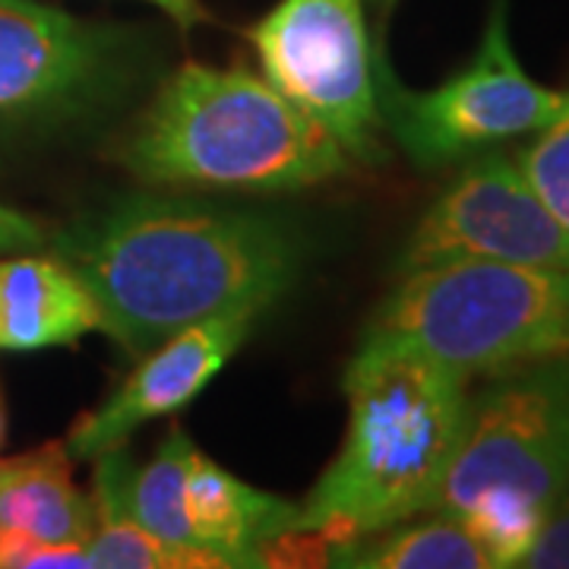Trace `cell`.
<instances>
[{
  "label": "cell",
  "mask_w": 569,
  "mask_h": 569,
  "mask_svg": "<svg viewBox=\"0 0 569 569\" xmlns=\"http://www.w3.org/2000/svg\"><path fill=\"white\" fill-rule=\"evenodd\" d=\"M51 253L102 313V332L130 358L222 313H263L298 276L282 222L183 197H123L58 228Z\"/></svg>",
  "instance_id": "cell-1"
},
{
  "label": "cell",
  "mask_w": 569,
  "mask_h": 569,
  "mask_svg": "<svg viewBox=\"0 0 569 569\" xmlns=\"http://www.w3.org/2000/svg\"><path fill=\"white\" fill-rule=\"evenodd\" d=\"M346 440L298 503L272 563L323 567L339 545L433 507L468 415V380L418 348L365 339L342 380Z\"/></svg>",
  "instance_id": "cell-2"
},
{
  "label": "cell",
  "mask_w": 569,
  "mask_h": 569,
  "mask_svg": "<svg viewBox=\"0 0 569 569\" xmlns=\"http://www.w3.org/2000/svg\"><path fill=\"white\" fill-rule=\"evenodd\" d=\"M146 183L305 190L348 168L346 149L244 67L181 63L111 152Z\"/></svg>",
  "instance_id": "cell-3"
},
{
  "label": "cell",
  "mask_w": 569,
  "mask_h": 569,
  "mask_svg": "<svg viewBox=\"0 0 569 569\" xmlns=\"http://www.w3.org/2000/svg\"><path fill=\"white\" fill-rule=\"evenodd\" d=\"M569 485V355L493 377L468 415L427 512L462 522L493 557L519 567Z\"/></svg>",
  "instance_id": "cell-4"
},
{
  "label": "cell",
  "mask_w": 569,
  "mask_h": 569,
  "mask_svg": "<svg viewBox=\"0 0 569 569\" xmlns=\"http://www.w3.org/2000/svg\"><path fill=\"white\" fill-rule=\"evenodd\" d=\"M365 339L425 351L466 380L569 355V269L452 260L399 276Z\"/></svg>",
  "instance_id": "cell-5"
},
{
  "label": "cell",
  "mask_w": 569,
  "mask_h": 569,
  "mask_svg": "<svg viewBox=\"0 0 569 569\" xmlns=\"http://www.w3.org/2000/svg\"><path fill=\"white\" fill-rule=\"evenodd\" d=\"M263 77L346 149L383 156V111L367 39L365 0H279L250 29Z\"/></svg>",
  "instance_id": "cell-6"
},
{
  "label": "cell",
  "mask_w": 569,
  "mask_h": 569,
  "mask_svg": "<svg viewBox=\"0 0 569 569\" xmlns=\"http://www.w3.org/2000/svg\"><path fill=\"white\" fill-rule=\"evenodd\" d=\"M569 92L538 86L516 61L507 32V0H493L475 61L433 92H408L383 82L380 108L411 162H456L493 142L535 133L567 111Z\"/></svg>",
  "instance_id": "cell-7"
},
{
  "label": "cell",
  "mask_w": 569,
  "mask_h": 569,
  "mask_svg": "<svg viewBox=\"0 0 569 569\" xmlns=\"http://www.w3.org/2000/svg\"><path fill=\"white\" fill-rule=\"evenodd\" d=\"M123 63L118 32L41 0H0V130L80 118L114 96Z\"/></svg>",
  "instance_id": "cell-8"
},
{
  "label": "cell",
  "mask_w": 569,
  "mask_h": 569,
  "mask_svg": "<svg viewBox=\"0 0 569 569\" xmlns=\"http://www.w3.org/2000/svg\"><path fill=\"white\" fill-rule=\"evenodd\" d=\"M452 260L569 269V228L538 200L516 159L490 152L430 203L396 269L406 276Z\"/></svg>",
  "instance_id": "cell-9"
},
{
  "label": "cell",
  "mask_w": 569,
  "mask_h": 569,
  "mask_svg": "<svg viewBox=\"0 0 569 569\" xmlns=\"http://www.w3.org/2000/svg\"><path fill=\"white\" fill-rule=\"evenodd\" d=\"M257 317L250 310L222 313L149 348L121 387L73 425L63 440L67 456L73 462H92L108 449L123 447L142 425L190 406L244 346Z\"/></svg>",
  "instance_id": "cell-10"
},
{
  "label": "cell",
  "mask_w": 569,
  "mask_h": 569,
  "mask_svg": "<svg viewBox=\"0 0 569 569\" xmlns=\"http://www.w3.org/2000/svg\"><path fill=\"white\" fill-rule=\"evenodd\" d=\"M298 503L250 488L206 452H190L187 516L200 548L219 567H272Z\"/></svg>",
  "instance_id": "cell-11"
},
{
  "label": "cell",
  "mask_w": 569,
  "mask_h": 569,
  "mask_svg": "<svg viewBox=\"0 0 569 569\" xmlns=\"http://www.w3.org/2000/svg\"><path fill=\"white\" fill-rule=\"evenodd\" d=\"M89 332H102V313L58 253H0V351L77 346Z\"/></svg>",
  "instance_id": "cell-12"
},
{
  "label": "cell",
  "mask_w": 569,
  "mask_h": 569,
  "mask_svg": "<svg viewBox=\"0 0 569 569\" xmlns=\"http://www.w3.org/2000/svg\"><path fill=\"white\" fill-rule=\"evenodd\" d=\"M96 529L92 493L77 488L63 443L17 456L0 485V531L41 545H86Z\"/></svg>",
  "instance_id": "cell-13"
},
{
  "label": "cell",
  "mask_w": 569,
  "mask_h": 569,
  "mask_svg": "<svg viewBox=\"0 0 569 569\" xmlns=\"http://www.w3.org/2000/svg\"><path fill=\"white\" fill-rule=\"evenodd\" d=\"M193 449L197 447L181 425L168 427L156 456L130 471L127 507L142 529L178 557L181 569H219V563L200 548L187 516V468Z\"/></svg>",
  "instance_id": "cell-14"
},
{
  "label": "cell",
  "mask_w": 569,
  "mask_h": 569,
  "mask_svg": "<svg viewBox=\"0 0 569 569\" xmlns=\"http://www.w3.org/2000/svg\"><path fill=\"white\" fill-rule=\"evenodd\" d=\"M323 567L351 569H497L488 548L471 531L430 512L425 522H402L380 535L339 545L326 553Z\"/></svg>",
  "instance_id": "cell-15"
},
{
  "label": "cell",
  "mask_w": 569,
  "mask_h": 569,
  "mask_svg": "<svg viewBox=\"0 0 569 569\" xmlns=\"http://www.w3.org/2000/svg\"><path fill=\"white\" fill-rule=\"evenodd\" d=\"M92 462L96 529L86 541L92 569H181L178 557L142 529L127 507V481L133 471V459L127 456V449H108Z\"/></svg>",
  "instance_id": "cell-16"
},
{
  "label": "cell",
  "mask_w": 569,
  "mask_h": 569,
  "mask_svg": "<svg viewBox=\"0 0 569 569\" xmlns=\"http://www.w3.org/2000/svg\"><path fill=\"white\" fill-rule=\"evenodd\" d=\"M516 162L538 200L569 228V104L560 118L541 127L538 140L526 146Z\"/></svg>",
  "instance_id": "cell-17"
},
{
  "label": "cell",
  "mask_w": 569,
  "mask_h": 569,
  "mask_svg": "<svg viewBox=\"0 0 569 569\" xmlns=\"http://www.w3.org/2000/svg\"><path fill=\"white\" fill-rule=\"evenodd\" d=\"M519 567L531 569H569V485L557 497L535 545L522 557Z\"/></svg>",
  "instance_id": "cell-18"
},
{
  "label": "cell",
  "mask_w": 569,
  "mask_h": 569,
  "mask_svg": "<svg viewBox=\"0 0 569 569\" xmlns=\"http://www.w3.org/2000/svg\"><path fill=\"white\" fill-rule=\"evenodd\" d=\"M54 238V228L41 222L39 216H29L17 206L0 200V253H32L48 250Z\"/></svg>",
  "instance_id": "cell-19"
},
{
  "label": "cell",
  "mask_w": 569,
  "mask_h": 569,
  "mask_svg": "<svg viewBox=\"0 0 569 569\" xmlns=\"http://www.w3.org/2000/svg\"><path fill=\"white\" fill-rule=\"evenodd\" d=\"M146 3H152V7L164 10L171 20L181 26L183 32L209 20V13H206V7L200 3V0H146Z\"/></svg>",
  "instance_id": "cell-20"
},
{
  "label": "cell",
  "mask_w": 569,
  "mask_h": 569,
  "mask_svg": "<svg viewBox=\"0 0 569 569\" xmlns=\"http://www.w3.org/2000/svg\"><path fill=\"white\" fill-rule=\"evenodd\" d=\"M7 440V406H3V392H0V447Z\"/></svg>",
  "instance_id": "cell-21"
},
{
  "label": "cell",
  "mask_w": 569,
  "mask_h": 569,
  "mask_svg": "<svg viewBox=\"0 0 569 569\" xmlns=\"http://www.w3.org/2000/svg\"><path fill=\"white\" fill-rule=\"evenodd\" d=\"M10 466H13V459H0V485L7 481V475H10Z\"/></svg>",
  "instance_id": "cell-22"
},
{
  "label": "cell",
  "mask_w": 569,
  "mask_h": 569,
  "mask_svg": "<svg viewBox=\"0 0 569 569\" xmlns=\"http://www.w3.org/2000/svg\"><path fill=\"white\" fill-rule=\"evenodd\" d=\"M383 3H392V0H383Z\"/></svg>",
  "instance_id": "cell-23"
}]
</instances>
